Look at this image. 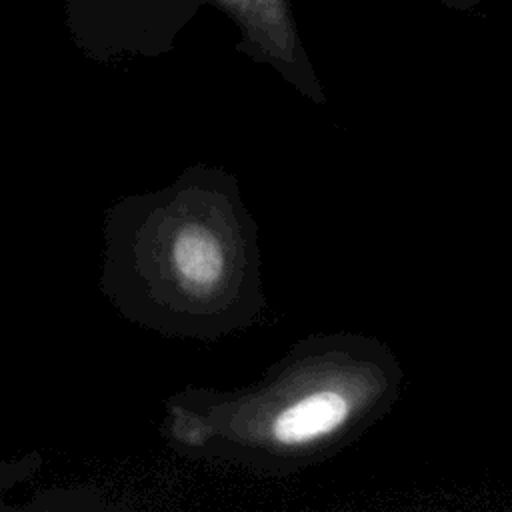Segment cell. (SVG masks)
<instances>
[{"mask_svg":"<svg viewBox=\"0 0 512 512\" xmlns=\"http://www.w3.org/2000/svg\"><path fill=\"white\" fill-rule=\"evenodd\" d=\"M102 286L124 316L166 336L220 338L254 322L266 298L236 180L196 166L114 206Z\"/></svg>","mask_w":512,"mask_h":512,"instance_id":"obj_1","label":"cell"},{"mask_svg":"<svg viewBox=\"0 0 512 512\" xmlns=\"http://www.w3.org/2000/svg\"><path fill=\"white\" fill-rule=\"evenodd\" d=\"M402 388L404 370L382 340L316 334L250 390L170 402V434L184 448L290 474L354 444L390 414Z\"/></svg>","mask_w":512,"mask_h":512,"instance_id":"obj_2","label":"cell"},{"mask_svg":"<svg viewBox=\"0 0 512 512\" xmlns=\"http://www.w3.org/2000/svg\"><path fill=\"white\" fill-rule=\"evenodd\" d=\"M224 10L240 28V50L276 68L316 104L326 102L322 84L302 46L290 0H206Z\"/></svg>","mask_w":512,"mask_h":512,"instance_id":"obj_3","label":"cell"},{"mask_svg":"<svg viewBox=\"0 0 512 512\" xmlns=\"http://www.w3.org/2000/svg\"><path fill=\"white\" fill-rule=\"evenodd\" d=\"M438 2L440 6L448 8V10H456V12H468V10H474L478 8L480 4L488 2V0H434Z\"/></svg>","mask_w":512,"mask_h":512,"instance_id":"obj_4","label":"cell"}]
</instances>
